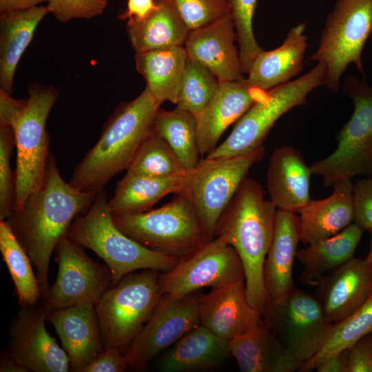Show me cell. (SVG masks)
<instances>
[{
  "label": "cell",
  "mask_w": 372,
  "mask_h": 372,
  "mask_svg": "<svg viewBox=\"0 0 372 372\" xmlns=\"http://www.w3.org/2000/svg\"><path fill=\"white\" fill-rule=\"evenodd\" d=\"M99 192L81 191L66 182L50 153L42 187L6 220L36 269L42 298L50 288L48 269L52 253L75 218L90 208Z\"/></svg>",
  "instance_id": "6da1fadb"
},
{
  "label": "cell",
  "mask_w": 372,
  "mask_h": 372,
  "mask_svg": "<svg viewBox=\"0 0 372 372\" xmlns=\"http://www.w3.org/2000/svg\"><path fill=\"white\" fill-rule=\"evenodd\" d=\"M277 208L265 198L262 185L246 176L218 219L215 236L231 245L245 270L249 304L262 316L269 305L263 267L271 245Z\"/></svg>",
  "instance_id": "7a4b0ae2"
},
{
  "label": "cell",
  "mask_w": 372,
  "mask_h": 372,
  "mask_svg": "<svg viewBox=\"0 0 372 372\" xmlns=\"http://www.w3.org/2000/svg\"><path fill=\"white\" fill-rule=\"evenodd\" d=\"M159 104L145 90L121 105L107 121L100 138L74 169L70 184L84 192H99L117 174L127 170L153 129Z\"/></svg>",
  "instance_id": "3957f363"
},
{
  "label": "cell",
  "mask_w": 372,
  "mask_h": 372,
  "mask_svg": "<svg viewBox=\"0 0 372 372\" xmlns=\"http://www.w3.org/2000/svg\"><path fill=\"white\" fill-rule=\"evenodd\" d=\"M107 202L103 189L90 208L75 218L67 236L104 260L110 270L111 287L136 270L167 272L177 265L179 258L149 249L121 231L113 220Z\"/></svg>",
  "instance_id": "277c9868"
},
{
  "label": "cell",
  "mask_w": 372,
  "mask_h": 372,
  "mask_svg": "<svg viewBox=\"0 0 372 372\" xmlns=\"http://www.w3.org/2000/svg\"><path fill=\"white\" fill-rule=\"evenodd\" d=\"M160 275L151 269L132 272L102 295L95 310L103 348L126 354L163 296Z\"/></svg>",
  "instance_id": "5b68a950"
},
{
  "label": "cell",
  "mask_w": 372,
  "mask_h": 372,
  "mask_svg": "<svg viewBox=\"0 0 372 372\" xmlns=\"http://www.w3.org/2000/svg\"><path fill=\"white\" fill-rule=\"evenodd\" d=\"M342 90L353 101V114L337 135L335 151L310 165L326 187L359 175L372 177V83L350 75Z\"/></svg>",
  "instance_id": "8992f818"
},
{
  "label": "cell",
  "mask_w": 372,
  "mask_h": 372,
  "mask_svg": "<svg viewBox=\"0 0 372 372\" xmlns=\"http://www.w3.org/2000/svg\"><path fill=\"white\" fill-rule=\"evenodd\" d=\"M371 34L372 0H335L318 48L309 59L326 66L322 85L337 92L341 77L351 64L366 79L362 54Z\"/></svg>",
  "instance_id": "52a82bcc"
},
{
  "label": "cell",
  "mask_w": 372,
  "mask_h": 372,
  "mask_svg": "<svg viewBox=\"0 0 372 372\" xmlns=\"http://www.w3.org/2000/svg\"><path fill=\"white\" fill-rule=\"evenodd\" d=\"M326 66L318 63L310 71L268 91L235 123L227 138L209 154V158H228L250 153L263 145L275 123L293 107L307 103L308 94L323 85Z\"/></svg>",
  "instance_id": "ba28073f"
},
{
  "label": "cell",
  "mask_w": 372,
  "mask_h": 372,
  "mask_svg": "<svg viewBox=\"0 0 372 372\" xmlns=\"http://www.w3.org/2000/svg\"><path fill=\"white\" fill-rule=\"evenodd\" d=\"M117 227L147 248L181 258L207 242L189 199L183 194L154 209L112 214Z\"/></svg>",
  "instance_id": "9c48e42d"
},
{
  "label": "cell",
  "mask_w": 372,
  "mask_h": 372,
  "mask_svg": "<svg viewBox=\"0 0 372 372\" xmlns=\"http://www.w3.org/2000/svg\"><path fill=\"white\" fill-rule=\"evenodd\" d=\"M265 156V147L228 158L200 159L186 174L184 194L191 203L207 241L215 238L221 214L252 166Z\"/></svg>",
  "instance_id": "30bf717a"
},
{
  "label": "cell",
  "mask_w": 372,
  "mask_h": 372,
  "mask_svg": "<svg viewBox=\"0 0 372 372\" xmlns=\"http://www.w3.org/2000/svg\"><path fill=\"white\" fill-rule=\"evenodd\" d=\"M57 97L52 87L32 84L25 107L12 126L17 149L14 210L44 183L50 154L46 121Z\"/></svg>",
  "instance_id": "8fae6325"
},
{
  "label": "cell",
  "mask_w": 372,
  "mask_h": 372,
  "mask_svg": "<svg viewBox=\"0 0 372 372\" xmlns=\"http://www.w3.org/2000/svg\"><path fill=\"white\" fill-rule=\"evenodd\" d=\"M262 319L285 349L302 363L322 349L333 327L327 321L315 296L296 288L270 303Z\"/></svg>",
  "instance_id": "7c38bea8"
},
{
  "label": "cell",
  "mask_w": 372,
  "mask_h": 372,
  "mask_svg": "<svg viewBox=\"0 0 372 372\" xmlns=\"http://www.w3.org/2000/svg\"><path fill=\"white\" fill-rule=\"evenodd\" d=\"M241 259L219 236L180 258L170 271L160 275L163 294L183 298L203 287L218 288L245 280Z\"/></svg>",
  "instance_id": "4fadbf2b"
},
{
  "label": "cell",
  "mask_w": 372,
  "mask_h": 372,
  "mask_svg": "<svg viewBox=\"0 0 372 372\" xmlns=\"http://www.w3.org/2000/svg\"><path fill=\"white\" fill-rule=\"evenodd\" d=\"M83 247L68 236L56 245L54 252L57 276L43 304L49 313L82 304L95 305L111 287L108 267L92 260Z\"/></svg>",
  "instance_id": "5bb4252c"
},
{
  "label": "cell",
  "mask_w": 372,
  "mask_h": 372,
  "mask_svg": "<svg viewBox=\"0 0 372 372\" xmlns=\"http://www.w3.org/2000/svg\"><path fill=\"white\" fill-rule=\"evenodd\" d=\"M200 324L198 298L192 294L183 298L163 294L126 352L130 368L142 369L157 354Z\"/></svg>",
  "instance_id": "9a60e30c"
},
{
  "label": "cell",
  "mask_w": 372,
  "mask_h": 372,
  "mask_svg": "<svg viewBox=\"0 0 372 372\" xmlns=\"http://www.w3.org/2000/svg\"><path fill=\"white\" fill-rule=\"evenodd\" d=\"M48 314L43 304L21 307L10 324L8 353L29 371H71L65 351L45 329Z\"/></svg>",
  "instance_id": "2e32d148"
},
{
  "label": "cell",
  "mask_w": 372,
  "mask_h": 372,
  "mask_svg": "<svg viewBox=\"0 0 372 372\" xmlns=\"http://www.w3.org/2000/svg\"><path fill=\"white\" fill-rule=\"evenodd\" d=\"M315 297L327 322L335 324L360 307L372 294V266L360 258L351 260L324 276Z\"/></svg>",
  "instance_id": "e0dca14e"
},
{
  "label": "cell",
  "mask_w": 372,
  "mask_h": 372,
  "mask_svg": "<svg viewBox=\"0 0 372 372\" xmlns=\"http://www.w3.org/2000/svg\"><path fill=\"white\" fill-rule=\"evenodd\" d=\"M198 315L202 325L228 342L264 322L247 300L245 280L212 288L199 297Z\"/></svg>",
  "instance_id": "ac0fdd59"
},
{
  "label": "cell",
  "mask_w": 372,
  "mask_h": 372,
  "mask_svg": "<svg viewBox=\"0 0 372 372\" xmlns=\"http://www.w3.org/2000/svg\"><path fill=\"white\" fill-rule=\"evenodd\" d=\"M236 34L231 12L190 30L185 41L188 59L207 68L220 83L243 79Z\"/></svg>",
  "instance_id": "d6986e66"
},
{
  "label": "cell",
  "mask_w": 372,
  "mask_h": 372,
  "mask_svg": "<svg viewBox=\"0 0 372 372\" xmlns=\"http://www.w3.org/2000/svg\"><path fill=\"white\" fill-rule=\"evenodd\" d=\"M268 91L250 86L244 78L220 83L215 94L197 115V142L200 154L211 153L226 129L236 123Z\"/></svg>",
  "instance_id": "ffe728a7"
},
{
  "label": "cell",
  "mask_w": 372,
  "mask_h": 372,
  "mask_svg": "<svg viewBox=\"0 0 372 372\" xmlns=\"http://www.w3.org/2000/svg\"><path fill=\"white\" fill-rule=\"evenodd\" d=\"M71 364L80 370L93 360L103 346L95 305L82 304L54 310L48 316Z\"/></svg>",
  "instance_id": "44dd1931"
},
{
  "label": "cell",
  "mask_w": 372,
  "mask_h": 372,
  "mask_svg": "<svg viewBox=\"0 0 372 372\" xmlns=\"http://www.w3.org/2000/svg\"><path fill=\"white\" fill-rule=\"evenodd\" d=\"M312 174L302 154L292 146H282L271 154L267 174L270 200L278 209L300 213L311 201Z\"/></svg>",
  "instance_id": "7402d4cb"
},
{
  "label": "cell",
  "mask_w": 372,
  "mask_h": 372,
  "mask_svg": "<svg viewBox=\"0 0 372 372\" xmlns=\"http://www.w3.org/2000/svg\"><path fill=\"white\" fill-rule=\"evenodd\" d=\"M301 241L300 217L277 209L274 232L263 267V278L269 304L292 291L293 266Z\"/></svg>",
  "instance_id": "603a6c76"
},
{
  "label": "cell",
  "mask_w": 372,
  "mask_h": 372,
  "mask_svg": "<svg viewBox=\"0 0 372 372\" xmlns=\"http://www.w3.org/2000/svg\"><path fill=\"white\" fill-rule=\"evenodd\" d=\"M306 26V23L296 25L281 45L258 54L245 79L250 86L269 91L290 81L301 72L307 48Z\"/></svg>",
  "instance_id": "cb8c5ba5"
},
{
  "label": "cell",
  "mask_w": 372,
  "mask_h": 372,
  "mask_svg": "<svg viewBox=\"0 0 372 372\" xmlns=\"http://www.w3.org/2000/svg\"><path fill=\"white\" fill-rule=\"evenodd\" d=\"M326 198L311 200L300 211L301 242L310 245L332 236L354 223L351 179L333 185Z\"/></svg>",
  "instance_id": "d4e9b609"
},
{
  "label": "cell",
  "mask_w": 372,
  "mask_h": 372,
  "mask_svg": "<svg viewBox=\"0 0 372 372\" xmlns=\"http://www.w3.org/2000/svg\"><path fill=\"white\" fill-rule=\"evenodd\" d=\"M229 347L231 355L244 372H294L299 371L302 364L285 349L265 322L231 340Z\"/></svg>",
  "instance_id": "484cf974"
},
{
  "label": "cell",
  "mask_w": 372,
  "mask_h": 372,
  "mask_svg": "<svg viewBox=\"0 0 372 372\" xmlns=\"http://www.w3.org/2000/svg\"><path fill=\"white\" fill-rule=\"evenodd\" d=\"M229 355V342L200 324L167 351L159 360L158 369L163 372L209 370Z\"/></svg>",
  "instance_id": "4316f807"
},
{
  "label": "cell",
  "mask_w": 372,
  "mask_h": 372,
  "mask_svg": "<svg viewBox=\"0 0 372 372\" xmlns=\"http://www.w3.org/2000/svg\"><path fill=\"white\" fill-rule=\"evenodd\" d=\"M154 11L142 21L127 20V32L136 53L183 46L189 30L172 0H155Z\"/></svg>",
  "instance_id": "83f0119b"
},
{
  "label": "cell",
  "mask_w": 372,
  "mask_h": 372,
  "mask_svg": "<svg viewBox=\"0 0 372 372\" xmlns=\"http://www.w3.org/2000/svg\"><path fill=\"white\" fill-rule=\"evenodd\" d=\"M47 6L1 14L0 87L11 94L17 65L31 42L40 21L49 13Z\"/></svg>",
  "instance_id": "f1b7e54d"
},
{
  "label": "cell",
  "mask_w": 372,
  "mask_h": 372,
  "mask_svg": "<svg viewBox=\"0 0 372 372\" xmlns=\"http://www.w3.org/2000/svg\"><path fill=\"white\" fill-rule=\"evenodd\" d=\"M363 232L353 223L339 233L297 251L296 257L304 267L300 282L316 286L328 273L353 258Z\"/></svg>",
  "instance_id": "f546056e"
},
{
  "label": "cell",
  "mask_w": 372,
  "mask_h": 372,
  "mask_svg": "<svg viewBox=\"0 0 372 372\" xmlns=\"http://www.w3.org/2000/svg\"><path fill=\"white\" fill-rule=\"evenodd\" d=\"M187 59L183 46L135 54L136 70L159 104L177 103Z\"/></svg>",
  "instance_id": "4dcf8cb0"
},
{
  "label": "cell",
  "mask_w": 372,
  "mask_h": 372,
  "mask_svg": "<svg viewBox=\"0 0 372 372\" xmlns=\"http://www.w3.org/2000/svg\"><path fill=\"white\" fill-rule=\"evenodd\" d=\"M185 176L152 177L126 172L117 183L107 205L112 214H134L150 209L167 194H180Z\"/></svg>",
  "instance_id": "1f68e13d"
},
{
  "label": "cell",
  "mask_w": 372,
  "mask_h": 372,
  "mask_svg": "<svg viewBox=\"0 0 372 372\" xmlns=\"http://www.w3.org/2000/svg\"><path fill=\"white\" fill-rule=\"evenodd\" d=\"M153 130L167 141L187 172L198 165L200 154L196 115L177 107L170 111L159 108Z\"/></svg>",
  "instance_id": "d6a6232c"
},
{
  "label": "cell",
  "mask_w": 372,
  "mask_h": 372,
  "mask_svg": "<svg viewBox=\"0 0 372 372\" xmlns=\"http://www.w3.org/2000/svg\"><path fill=\"white\" fill-rule=\"evenodd\" d=\"M0 251L19 304L36 306L42 296L32 262L7 220H0Z\"/></svg>",
  "instance_id": "836d02e7"
},
{
  "label": "cell",
  "mask_w": 372,
  "mask_h": 372,
  "mask_svg": "<svg viewBox=\"0 0 372 372\" xmlns=\"http://www.w3.org/2000/svg\"><path fill=\"white\" fill-rule=\"evenodd\" d=\"M372 333V294L351 315L333 324L332 331L322 349L302 363L298 371L310 372L328 357L347 349L362 337Z\"/></svg>",
  "instance_id": "e575fe53"
},
{
  "label": "cell",
  "mask_w": 372,
  "mask_h": 372,
  "mask_svg": "<svg viewBox=\"0 0 372 372\" xmlns=\"http://www.w3.org/2000/svg\"><path fill=\"white\" fill-rule=\"evenodd\" d=\"M126 171L152 177L185 176L187 173L169 145L153 129Z\"/></svg>",
  "instance_id": "d590c367"
},
{
  "label": "cell",
  "mask_w": 372,
  "mask_h": 372,
  "mask_svg": "<svg viewBox=\"0 0 372 372\" xmlns=\"http://www.w3.org/2000/svg\"><path fill=\"white\" fill-rule=\"evenodd\" d=\"M219 84L204 65L187 59L176 107L197 115L212 99Z\"/></svg>",
  "instance_id": "8d00e7d4"
},
{
  "label": "cell",
  "mask_w": 372,
  "mask_h": 372,
  "mask_svg": "<svg viewBox=\"0 0 372 372\" xmlns=\"http://www.w3.org/2000/svg\"><path fill=\"white\" fill-rule=\"evenodd\" d=\"M242 73L247 74L256 57L263 50L258 43L253 29V19L258 0H229Z\"/></svg>",
  "instance_id": "74e56055"
},
{
  "label": "cell",
  "mask_w": 372,
  "mask_h": 372,
  "mask_svg": "<svg viewBox=\"0 0 372 372\" xmlns=\"http://www.w3.org/2000/svg\"><path fill=\"white\" fill-rule=\"evenodd\" d=\"M15 145L13 128L0 125V220L8 219L14 210L15 176L10 158Z\"/></svg>",
  "instance_id": "f35d334b"
},
{
  "label": "cell",
  "mask_w": 372,
  "mask_h": 372,
  "mask_svg": "<svg viewBox=\"0 0 372 372\" xmlns=\"http://www.w3.org/2000/svg\"><path fill=\"white\" fill-rule=\"evenodd\" d=\"M190 30L209 24L231 12L229 0H172Z\"/></svg>",
  "instance_id": "ab89813d"
},
{
  "label": "cell",
  "mask_w": 372,
  "mask_h": 372,
  "mask_svg": "<svg viewBox=\"0 0 372 372\" xmlns=\"http://www.w3.org/2000/svg\"><path fill=\"white\" fill-rule=\"evenodd\" d=\"M48 8L61 22L91 19L101 14L108 0H47Z\"/></svg>",
  "instance_id": "60d3db41"
},
{
  "label": "cell",
  "mask_w": 372,
  "mask_h": 372,
  "mask_svg": "<svg viewBox=\"0 0 372 372\" xmlns=\"http://www.w3.org/2000/svg\"><path fill=\"white\" fill-rule=\"evenodd\" d=\"M354 223L363 231H372V177L358 180L353 187Z\"/></svg>",
  "instance_id": "b9f144b4"
},
{
  "label": "cell",
  "mask_w": 372,
  "mask_h": 372,
  "mask_svg": "<svg viewBox=\"0 0 372 372\" xmlns=\"http://www.w3.org/2000/svg\"><path fill=\"white\" fill-rule=\"evenodd\" d=\"M130 368L125 354L116 348H103L100 353L79 372H122Z\"/></svg>",
  "instance_id": "7bdbcfd3"
},
{
  "label": "cell",
  "mask_w": 372,
  "mask_h": 372,
  "mask_svg": "<svg viewBox=\"0 0 372 372\" xmlns=\"http://www.w3.org/2000/svg\"><path fill=\"white\" fill-rule=\"evenodd\" d=\"M348 372H372V333L347 349Z\"/></svg>",
  "instance_id": "ee69618b"
},
{
  "label": "cell",
  "mask_w": 372,
  "mask_h": 372,
  "mask_svg": "<svg viewBox=\"0 0 372 372\" xmlns=\"http://www.w3.org/2000/svg\"><path fill=\"white\" fill-rule=\"evenodd\" d=\"M26 100H17L0 90V125L12 127L22 112Z\"/></svg>",
  "instance_id": "f6af8a7d"
},
{
  "label": "cell",
  "mask_w": 372,
  "mask_h": 372,
  "mask_svg": "<svg viewBox=\"0 0 372 372\" xmlns=\"http://www.w3.org/2000/svg\"><path fill=\"white\" fill-rule=\"evenodd\" d=\"M154 0H127V9L119 18L123 20L142 21L156 8Z\"/></svg>",
  "instance_id": "bcb514c9"
},
{
  "label": "cell",
  "mask_w": 372,
  "mask_h": 372,
  "mask_svg": "<svg viewBox=\"0 0 372 372\" xmlns=\"http://www.w3.org/2000/svg\"><path fill=\"white\" fill-rule=\"evenodd\" d=\"M315 370L318 372H348L347 349L324 359L316 366Z\"/></svg>",
  "instance_id": "7dc6e473"
},
{
  "label": "cell",
  "mask_w": 372,
  "mask_h": 372,
  "mask_svg": "<svg viewBox=\"0 0 372 372\" xmlns=\"http://www.w3.org/2000/svg\"><path fill=\"white\" fill-rule=\"evenodd\" d=\"M47 0H0V12L4 14L10 12L26 10Z\"/></svg>",
  "instance_id": "c3c4849f"
},
{
  "label": "cell",
  "mask_w": 372,
  "mask_h": 372,
  "mask_svg": "<svg viewBox=\"0 0 372 372\" xmlns=\"http://www.w3.org/2000/svg\"><path fill=\"white\" fill-rule=\"evenodd\" d=\"M1 372H30L25 367L17 362L7 352L3 354L0 360Z\"/></svg>",
  "instance_id": "681fc988"
},
{
  "label": "cell",
  "mask_w": 372,
  "mask_h": 372,
  "mask_svg": "<svg viewBox=\"0 0 372 372\" xmlns=\"http://www.w3.org/2000/svg\"><path fill=\"white\" fill-rule=\"evenodd\" d=\"M371 233V245H370V250L365 259L372 266V231Z\"/></svg>",
  "instance_id": "f907efd6"
}]
</instances>
